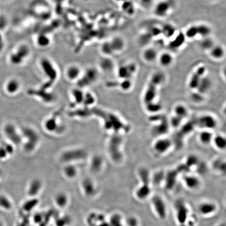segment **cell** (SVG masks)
<instances>
[{
    "label": "cell",
    "mask_w": 226,
    "mask_h": 226,
    "mask_svg": "<svg viewBox=\"0 0 226 226\" xmlns=\"http://www.w3.org/2000/svg\"><path fill=\"white\" fill-rule=\"evenodd\" d=\"M161 28V35L166 39H172L177 34V28L170 23L164 24Z\"/></svg>",
    "instance_id": "obj_33"
},
{
    "label": "cell",
    "mask_w": 226,
    "mask_h": 226,
    "mask_svg": "<svg viewBox=\"0 0 226 226\" xmlns=\"http://www.w3.org/2000/svg\"><path fill=\"white\" fill-rule=\"evenodd\" d=\"M218 226H226V225H225L224 224H219Z\"/></svg>",
    "instance_id": "obj_62"
},
{
    "label": "cell",
    "mask_w": 226,
    "mask_h": 226,
    "mask_svg": "<svg viewBox=\"0 0 226 226\" xmlns=\"http://www.w3.org/2000/svg\"><path fill=\"white\" fill-rule=\"evenodd\" d=\"M196 127H199L202 130L212 131L216 128L218 125L217 119L212 115H202L194 120Z\"/></svg>",
    "instance_id": "obj_14"
},
{
    "label": "cell",
    "mask_w": 226,
    "mask_h": 226,
    "mask_svg": "<svg viewBox=\"0 0 226 226\" xmlns=\"http://www.w3.org/2000/svg\"><path fill=\"white\" fill-rule=\"evenodd\" d=\"M206 68L204 65L198 67L193 72L189 81V87L193 91H195L197 88L202 78L205 76Z\"/></svg>",
    "instance_id": "obj_18"
},
{
    "label": "cell",
    "mask_w": 226,
    "mask_h": 226,
    "mask_svg": "<svg viewBox=\"0 0 226 226\" xmlns=\"http://www.w3.org/2000/svg\"><path fill=\"white\" fill-rule=\"evenodd\" d=\"M212 143L215 147L219 150H224L225 149L226 145V138L223 135L218 134L214 136L212 140Z\"/></svg>",
    "instance_id": "obj_48"
},
{
    "label": "cell",
    "mask_w": 226,
    "mask_h": 226,
    "mask_svg": "<svg viewBox=\"0 0 226 226\" xmlns=\"http://www.w3.org/2000/svg\"><path fill=\"white\" fill-rule=\"evenodd\" d=\"M92 116H95L101 119L105 131L111 132L113 134H122V133H128L130 131L129 125L115 113L96 107L92 108Z\"/></svg>",
    "instance_id": "obj_2"
},
{
    "label": "cell",
    "mask_w": 226,
    "mask_h": 226,
    "mask_svg": "<svg viewBox=\"0 0 226 226\" xmlns=\"http://www.w3.org/2000/svg\"><path fill=\"white\" fill-rule=\"evenodd\" d=\"M159 55L158 51L156 48L147 46L142 52V57L145 62L151 64L157 60Z\"/></svg>",
    "instance_id": "obj_26"
},
{
    "label": "cell",
    "mask_w": 226,
    "mask_h": 226,
    "mask_svg": "<svg viewBox=\"0 0 226 226\" xmlns=\"http://www.w3.org/2000/svg\"><path fill=\"white\" fill-rule=\"evenodd\" d=\"M166 80V76L161 71H157L152 74L143 95V104L147 111L150 113H157L161 106L156 102L159 87Z\"/></svg>",
    "instance_id": "obj_1"
},
{
    "label": "cell",
    "mask_w": 226,
    "mask_h": 226,
    "mask_svg": "<svg viewBox=\"0 0 226 226\" xmlns=\"http://www.w3.org/2000/svg\"><path fill=\"white\" fill-rule=\"evenodd\" d=\"M214 137L212 131L202 130L198 135V140L203 145H208L212 143Z\"/></svg>",
    "instance_id": "obj_43"
},
{
    "label": "cell",
    "mask_w": 226,
    "mask_h": 226,
    "mask_svg": "<svg viewBox=\"0 0 226 226\" xmlns=\"http://www.w3.org/2000/svg\"><path fill=\"white\" fill-rule=\"evenodd\" d=\"M96 97L92 92H85L82 106L84 107L92 108V106L96 102Z\"/></svg>",
    "instance_id": "obj_47"
},
{
    "label": "cell",
    "mask_w": 226,
    "mask_h": 226,
    "mask_svg": "<svg viewBox=\"0 0 226 226\" xmlns=\"http://www.w3.org/2000/svg\"><path fill=\"white\" fill-rule=\"evenodd\" d=\"M153 38H157L159 36L161 35V28L159 27L154 26L147 30Z\"/></svg>",
    "instance_id": "obj_56"
},
{
    "label": "cell",
    "mask_w": 226,
    "mask_h": 226,
    "mask_svg": "<svg viewBox=\"0 0 226 226\" xmlns=\"http://www.w3.org/2000/svg\"><path fill=\"white\" fill-rule=\"evenodd\" d=\"M12 207V203L9 197L4 195H0V208L9 210Z\"/></svg>",
    "instance_id": "obj_51"
},
{
    "label": "cell",
    "mask_w": 226,
    "mask_h": 226,
    "mask_svg": "<svg viewBox=\"0 0 226 226\" xmlns=\"http://www.w3.org/2000/svg\"><path fill=\"white\" fill-rule=\"evenodd\" d=\"M183 182L184 185L188 189L191 190H196L201 185V181L200 178L196 175L191 174H186L183 177Z\"/></svg>",
    "instance_id": "obj_23"
},
{
    "label": "cell",
    "mask_w": 226,
    "mask_h": 226,
    "mask_svg": "<svg viewBox=\"0 0 226 226\" xmlns=\"http://www.w3.org/2000/svg\"><path fill=\"white\" fill-rule=\"evenodd\" d=\"M174 59L172 53L169 51H164L159 55L157 60L161 67L168 68L173 64Z\"/></svg>",
    "instance_id": "obj_27"
},
{
    "label": "cell",
    "mask_w": 226,
    "mask_h": 226,
    "mask_svg": "<svg viewBox=\"0 0 226 226\" xmlns=\"http://www.w3.org/2000/svg\"><path fill=\"white\" fill-rule=\"evenodd\" d=\"M174 6V0H160L154 6L153 13L157 18H166Z\"/></svg>",
    "instance_id": "obj_11"
},
{
    "label": "cell",
    "mask_w": 226,
    "mask_h": 226,
    "mask_svg": "<svg viewBox=\"0 0 226 226\" xmlns=\"http://www.w3.org/2000/svg\"><path fill=\"white\" fill-rule=\"evenodd\" d=\"M151 204L158 217L161 219H165L167 216V209L162 198L158 195H154L151 199Z\"/></svg>",
    "instance_id": "obj_19"
},
{
    "label": "cell",
    "mask_w": 226,
    "mask_h": 226,
    "mask_svg": "<svg viewBox=\"0 0 226 226\" xmlns=\"http://www.w3.org/2000/svg\"><path fill=\"white\" fill-rule=\"evenodd\" d=\"M208 53L210 57L214 60H221L225 55V49L223 46L215 44Z\"/></svg>",
    "instance_id": "obj_37"
},
{
    "label": "cell",
    "mask_w": 226,
    "mask_h": 226,
    "mask_svg": "<svg viewBox=\"0 0 226 226\" xmlns=\"http://www.w3.org/2000/svg\"><path fill=\"white\" fill-rule=\"evenodd\" d=\"M88 152L83 148L76 147L64 150L60 154V161L64 164H76L88 158Z\"/></svg>",
    "instance_id": "obj_6"
},
{
    "label": "cell",
    "mask_w": 226,
    "mask_h": 226,
    "mask_svg": "<svg viewBox=\"0 0 226 226\" xmlns=\"http://www.w3.org/2000/svg\"><path fill=\"white\" fill-rule=\"evenodd\" d=\"M99 66L101 70L105 72H110L113 70L114 68V63L113 60L110 58V56H106L102 59L99 63Z\"/></svg>",
    "instance_id": "obj_41"
},
{
    "label": "cell",
    "mask_w": 226,
    "mask_h": 226,
    "mask_svg": "<svg viewBox=\"0 0 226 226\" xmlns=\"http://www.w3.org/2000/svg\"><path fill=\"white\" fill-rule=\"evenodd\" d=\"M151 192L150 185L141 184L135 192V195L138 200L143 201L149 197Z\"/></svg>",
    "instance_id": "obj_34"
},
{
    "label": "cell",
    "mask_w": 226,
    "mask_h": 226,
    "mask_svg": "<svg viewBox=\"0 0 226 226\" xmlns=\"http://www.w3.org/2000/svg\"><path fill=\"white\" fill-rule=\"evenodd\" d=\"M212 85V82L211 80L205 75V76L202 78L195 91L204 95L210 90Z\"/></svg>",
    "instance_id": "obj_38"
},
{
    "label": "cell",
    "mask_w": 226,
    "mask_h": 226,
    "mask_svg": "<svg viewBox=\"0 0 226 226\" xmlns=\"http://www.w3.org/2000/svg\"><path fill=\"white\" fill-rule=\"evenodd\" d=\"M189 115V110L183 104L177 105L174 108V116L183 120Z\"/></svg>",
    "instance_id": "obj_44"
},
{
    "label": "cell",
    "mask_w": 226,
    "mask_h": 226,
    "mask_svg": "<svg viewBox=\"0 0 226 226\" xmlns=\"http://www.w3.org/2000/svg\"><path fill=\"white\" fill-rule=\"evenodd\" d=\"M39 66L42 73L46 76V80H47L43 84L41 85L40 88L46 90H49L51 87L58 79V69L53 62L46 57H43L39 61Z\"/></svg>",
    "instance_id": "obj_4"
},
{
    "label": "cell",
    "mask_w": 226,
    "mask_h": 226,
    "mask_svg": "<svg viewBox=\"0 0 226 226\" xmlns=\"http://www.w3.org/2000/svg\"><path fill=\"white\" fill-rule=\"evenodd\" d=\"M215 44L214 39L210 36L201 38V40L199 42V46H200V48L204 51H208V52L213 47V46Z\"/></svg>",
    "instance_id": "obj_45"
},
{
    "label": "cell",
    "mask_w": 226,
    "mask_h": 226,
    "mask_svg": "<svg viewBox=\"0 0 226 226\" xmlns=\"http://www.w3.org/2000/svg\"><path fill=\"white\" fill-rule=\"evenodd\" d=\"M82 73V69L76 64H71L65 69V77L70 81L76 82L80 78Z\"/></svg>",
    "instance_id": "obj_22"
},
{
    "label": "cell",
    "mask_w": 226,
    "mask_h": 226,
    "mask_svg": "<svg viewBox=\"0 0 226 226\" xmlns=\"http://www.w3.org/2000/svg\"><path fill=\"white\" fill-rule=\"evenodd\" d=\"M99 78V72L95 68H88L82 72L79 79L76 82L78 88L84 89L95 83Z\"/></svg>",
    "instance_id": "obj_9"
},
{
    "label": "cell",
    "mask_w": 226,
    "mask_h": 226,
    "mask_svg": "<svg viewBox=\"0 0 226 226\" xmlns=\"http://www.w3.org/2000/svg\"><path fill=\"white\" fill-rule=\"evenodd\" d=\"M108 223L110 226H123L122 216L119 214H113Z\"/></svg>",
    "instance_id": "obj_53"
},
{
    "label": "cell",
    "mask_w": 226,
    "mask_h": 226,
    "mask_svg": "<svg viewBox=\"0 0 226 226\" xmlns=\"http://www.w3.org/2000/svg\"><path fill=\"white\" fill-rule=\"evenodd\" d=\"M121 9L125 14L133 16L135 13V6L132 0H126L121 3Z\"/></svg>",
    "instance_id": "obj_40"
},
{
    "label": "cell",
    "mask_w": 226,
    "mask_h": 226,
    "mask_svg": "<svg viewBox=\"0 0 226 226\" xmlns=\"http://www.w3.org/2000/svg\"><path fill=\"white\" fill-rule=\"evenodd\" d=\"M184 34L186 38L193 39L196 38L198 36L196 25H191L188 27Z\"/></svg>",
    "instance_id": "obj_50"
},
{
    "label": "cell",
    "mask_w": 226,
    "mask_h": 226,
    "mask_svg": "<svg viewBox=\"0 0 226 226\" xmlns=\"http://www.w3.org/2000/svg\"><path fill=\"white\" fill-rule=\"evenodd\" d=\"M140 5L145 9H148L154 3V0H138Z\"/></svg>",
    "instance_id": "obj_58"
},
{
    "label": "cell",
    "mask_w": 226,
    "mask_h": 226,
    "mask_svg": "<svg viewBox=\"0 0 226 226\" xmlns=\"http://www.w3.org/2000/svg\"><path fill=\"white\" fill-rule=\"evenodd\" d=\"M116 2H119V3H122V2H124V1H126V0H115Z\"/></svg>",
    "instance_id": "obj_61"
},
{
    "label": "cell",
    "mask_w": 226,
    "mask_h": 226,
    "mask_svg": "<svg viewBox=\"0 0 226 226\" xmlns=\"http://www.w3.org/2000/svg\"><path fill=\"white\" fill-rule=\"evenodd\" d=\"M217 210V206L215 204L209 201H206L201 204L198 207V211L204 216H208L214 214Z\"/></svg>",
    "instance_id": "obj_25"
},
{
    "label": "cell",
    "mask_w": 226,
    "mask_h": 226,
    "mask_svg": "<svg viewBox=\"0 0 226 226\" xmlns=\"http://www.w3.org/2000/svg\"><path fill=\"white\" fill-rule=\"evenodd\" d=\"M30 200L27 201L24 204V210L27 211H30L32 209L34 208L38 203V200L35 197H31Z\"/></svg>",
    "instance_id": "obj_55"
},
{
    "label": "cell",
    "mask_w": 226,
    "mask_h": 226,
    "mask_svg": "<svg viewBox=\"0 0 226 226\" xmlns=\"http://www.w3.org/2000/svg\"><path fill=\"white\" fill-rule=\"evenodd\" d=\"M105 165L104 160L100 154H94L90 159L89 169L91 173L94 174H99L102 171Z\"/></svg>",
    "instance_id": "obj_20"
},
{
    "label": "cell",
    "mask_w": 226,
    "mask_h": 226,
    "mask_svg": "<svg viewBox=\"0 0 226 226\" xmlns=\"http://www.w3.org/2000/svg\"><path fill=\"white\" fill-rule=\"evenodd\" d=\"M42 215L41 214H36L34 216V220L35 223L36 224H39V223H41V221H42Z\"/></svg>",
    "instance_id": "obj_59"
},
{
    "label": "cell",
    "mask_w": 226,
    "mask_h": 226,
    "mask_svg": "<svg viewBox=\"0 0 226 226\" xmlns=\"http://www.w3.org/2000/svg\"><path fill=\"white\" fill-rule=\"evenodd\" d=\"M109 41L114 53H120L125 48V41L122 37L116 36L113 37Z\"/></svg>",
    "instance_id": "obj_30"
},
{
    "label": "cell",
    "mask_w": 226,
    "mask_h": 226,
    "mask_svg": "<svg viewBox=\"0 0 226 226\" xmlns=\"http://www.w3.org/2000/svg\"><path fill=\"white\" fill-rule=\"evenodd\" d=\"M30 55L31 49L29 46L27 44H21L11 53L10 61L13 65H21L26 62Z\"/></svg>",
    "instance_id": "obj_7"
},
{
    "label": "cell",
    "mask_w": 226,
    "mask_h": 226,
    "mask_svg": "<svg viewBox=\"0 0 226 226\" xmlns=\"http://www.w3.org/2000/svg\"><path fill=\"white\" fill-rule=\"evenodd\" d=\"M101 50L103 54L106 56H110L114 54L109 41H106L103 43V44L101 45Z\"/></svg>",
    "instance_id": "obj_52"
},
{
    "label": "cell",
    "mask_w": 226,
    "mask_h": 226,
    "mask_svg": "<svg viewBox=\"0 0 226 226\" xmlns=\"http://www.w3.org/2000/svg\"><path fill=\"white\" fill-rule=\"evenodd\" d=\"M197 30L198 36L201 37V38L210 36L212 32V29L210 26L206 24H197Z\"/></svg>",
    "instance_id": "obj_42"
},
{
    "label": "cell",
    "mask_w": 226,
    "mask_h": 226,
    "mask_svg": "<svg viewBox=\"0 0 226 226\" xmlns=\"http://www.w3.org/2000/svg\"><path fill=\"white\" fill-rule=\"evenodd\" d=\"M152 39L153 38L152 36L150 35V34L147 31L146 33H144L140 36L139 41L140 44L142 45H147H147L149 44V43L151 41Z\"/></svg>",
    "instance_id": "obj_54"
},
{
    "label": "cell",
    "mask_w": 226,
    "mask_h": 226,
    "mask_svg": "<svg viewBox=\"0 0 226 226\" xmlns=\"http://www.w3.org/2000/svg\"><path fill=\"white\" fill-rule=\"evenodd\" d=\"M114 85V87H118L124 91H128L131 90L133 87V82L132 80H120L119 83H115V84H111Z\"/></svg>",
    "instance_id": "obj_49"
},
{
    "label": "cell",
    "mask_w": 226,
    "mask_h": 226,
    "mask_svg": "<svg viewBox=\"0 0 226 226\" xmlns=\"http://www.w3.org/2000/svg\"><path fill=\"white\" fill-rule=\"evenodd\" d=\"M137 65L134 62H129L120 66L117 69V75L120 80H132L137 71Z\"/></svg>",
    "instance_id": "obj_16"
},
{
    "label": "cell",
    "mask_w": 226,
    "mask_h": 226,
    "mask_svg": "<svg viewBox=\"0 0 226 226\" xmlns=\"http://www.w3.org/2000/svg\"><path fill=\"white\" fill-rule=\"evenodd\" d=\"M68 201V196L65 193H58L55 197V203L60 208L65 207L67 205Z\"/></svg>",
    "instance_id": "obj_46"
},
{
    "label": "cell",
    "mask_w": 226,
    "mask_h": 226,
    "mask_svg": "<svg viewBox=\"0 0 226 226\" xmlns=\"http://www.w3.org/2000/svg\"><path fill=\"white\" fill-rule=\"evenodd\" d=\"M23 141L21 146L25 152L32 154L39 146L41 136L38 131L30 126H24L21 130Z\"/></svg>",
    "instance_id": "obj_3"
},
{
    "label": "cell",
    "mask_w": 226,
    "mask_h": 226,
    "mask_svg": "<svg viewBox=\"0 0 226 226\" xmlns=\"http://www.w3.org/2000/svg\"><path fill=\"white\" fill-rule=\"evenodd\" d=\"M174 36L169 44V47L171 49H178L184 44L186 37L183 33L177 34Z\"/></svg>",
    "instance_id": "obj_35"
},
{
    "label": "cell",
    "mask_w": 226,
    "mask_h": 226,
    "mask_svg": "<svg viewBox=\"0 0 226 226\" xmlns=\"http://www.w3.org/2000/svg\"><path fill=\"white\" fill-rule=\"evenodd\" d=\"M178 173H180L177 170H172L167 173V174L166 175V177L164 178L165 180V184H166L165 185L166 189L169 190L173 189L177 182Z\"/></svg>",
    "instance_id": "obj_31"
},
{
    "label": "cell",
    "mask_w": 226,
    "mask_h": 226,
    "mask_svg": "<svg viewBox=\"0 0 226 226\" xmlns=\"http://www.w3.org/2000/svg\"><path fill=\"white\" fill-rule=\"evenodd\" d=\"M60 114L59 111L56 112L45 120L43 126L47 132L58 134L64 133L65 128L59 120Z\"/></svg>",
    "instance_id": "obj_8"
},
{
    "label": "cell",
    "mask_w": 226,
    "mask_h": 226,
    "mask_svg": "<svg viewBox=\"0 0 226 226\" xmlns=\"http://www.w3.org/2000/svg\"><path fill=\"white\" fill-rule=\"evenodd\" d=\"M36 44L39 48H45L51 44V39L46 34H40L37 36L35 39Z\"/></svg>",
    "instance_id": "obj_39"
},
{
    "label": "cell",
    "mask_w": 226,
    "mask_h": 226,
    "mask_svg": "<svg viewBox=\"0 0 226 226\" xmlns=\"http://www.w3.org/2000/svg\"><path fill=\"white\" fill-rule=\"evenodd\" d=\"M173 142L171 140L166 138L159 137L154 141L152 149L154 152L158 155L166 154L171 148Z\"/></svg>",
    "instance_id": "obj_17"
},
{
    "label": "cell",
    "mask_w": 226,
    "mask_h": 226,
    "mask_svg": "<svg viewBox=\"0 0 226 226\" xmlns=\"http://www.w3.org/2000/svg\"><path fill=\"white\" fill-rule=\"evenodd\" d=\"M126 223L127 226H138L139 225L138 219L133 216L128 218Z\"/></svg>",
    "instance_id": "obj_57"
},
{
    "label": "cell",
    "mask_w": 226,
    "mask_h": 226,
    "mask_svg": "<svg viewBox=\"0 0 226 226\" xmlns=\"http://www.w3.org/2000/svg\"><path fill=\"white\" fill-rule=\"evenodd\" d=\"M64 176L69 180H73L76 178L79 173V169L76 164L68 163L64 164L62 170Z\"/></svg>",
    "instance_id": "obj_28"
},
{
    "label": "cell",
    "mask_w": 226,
    "mask_h": 226,
    "mask_svg": "<svg viewBox=\"0 0 226 226\" xmlns=\"http://www.w3.org/2000/svg\"><path fill=\"white\" fill-rule=\"evenodd\" d=\"M81 188L84 194L88 197L93 196L97 192L96 184L93 180L89 177L83 178L81 182Z\"/></svg>",
    "instance_id": "obj_21"
},
{
    "label": "cell",
    "mask_w": 226,
    "mask_h": 226,
    "mask_svg": "<svg viewBox=\"0 0 226 226\" xmlns=\"http://www.w3.org/2000/svg\"><path fill=\"white\" fill-rule=\"evenodd\" d=\"M154 116H155V115ZM152 122L156 123L152 128V133L155 136L161 137L169 131V120L167 119L166 117L163 116H159V117L158 116L155 117H152Z\"/></svg>",
    "instance_id": "obj_12"
},
{
    "label": "cell",
    "mask_w": 226,
    "mask_h": 226,
    "mask_svg": "<svg viewBox=\"0 0 226 226\" xmlns=\"http://www.w3.org/2000/svg\"><path fill=\"white\" fill-rule=\"evenodd\" d=\"M92 108L82 107L71 111L70 116L80 119H88L92 116Z\"/></svg>",
    "instance_id": "obj_36"
},
{
    "label": "cell",
    "mask_w": 226,
    "mask_h": 226,
    "mask_svg": "<svg viewBox=\"0 0 226 226\" xmlns=\"http://www.w3.org/2000/svg\"><path fill=\"white\" fill-rule=\"evenodd\" d=\"M84 94L85 91L82 88L76 87L73 89L71 94L73 99L74 107L78 105H82L84 96Z\"/></svg>",
    "instance_id": "obj_32"
},
{
    "label": "cell",
    "mask_w": 226,
    "mask_h": 226,
    "mask_svg": "<svg viewBox=\"0 0 226 226\" xmlns=\"http://www.w3.org/2000/svg\"><path fill=\"white\" fill-rule=\"evenodd\" d=\"M3 131L10 143L16 146L21 145L23 139L21 132L12 123H7L4 127Z\"/></svg>",
    "instance_id": "obj_10"
},
{
    "label": "cell",
    "mask_w": 226,
    "mask_h": 226,
    "mask_svg": "<svg viewBox=\"0 0 226 226\" xmlns=\"http://www.w3.org/2000/svg\"><path fill=\"white\" fill-rule=\"evenodd\" d=\"M175 215L180 226L185 224L189 220V209L183 201L178 200L175 204Z\"/></svg>",
    "instance_id": "obj_13"
},
{
    "label": "cell",
    "mask_w": 226,
    "mask_h": 226,
    "mask_svg": "<svg viewBox=\"0 0 226 226\" xmlns=\"http://www.w3.org/2000/svg\"><path fill=\"white\" fill-rule=\"evenodd\" d=\"M54 1H55L56 2H58L59 3H61L64 2V1H65V0H54Z\"/></svg>",
    "instance_id": "obj_60"
},
{
    "label": "cell",
    "mask_w": 226,
    "mask_h": 226,
    "mask_svg": "<svg viewBox=\"0 0 226 226\" xmlns=\"http://www.w3.org/2000/svg\"><path fill=\"white\" fill-rule=\"evenodd\" d=\"M42 188V183L39 178H34L28 184L27 187V194L30 197H36Z\"/></svg>",
    "instance_id": "obj_24"
},
{
    "label": "cell",
    "mask_w": 226,
    "mask_h": 226,
    "mask_svg": "<svg viewBox=\"0 0 226 226\" xmlns=\"http://www.w3.org/2000/svg\"><path fill=\"white\" fill-rule=\"evenodd\" d=\"M123 139L122 134H114L108 139L107 144L108 155L113 162L120 163L123 158L122 145Z\"/></svg>",
    "instance_id": "obj_5"
},
{
    "label": "cell",
    "mask_w": 226,
    "mask_h": 226,
    "mask_svg": "<svg viewBox=\"0 0 226 226\" xmlns=\"http://www.w3.org/2000/svg\"><path fill=\"white\" fill-rule=\"evenodd\" d=\"M21 84L16 79H11L7 81L5 85V90L10 95H15L19 92Z\"/></svg>",
    "instance_id": "obj_29"
},
{
    "label": "cell",
    "mask_w": 226,
    "mask_h": 226,
    "mask_svg": "<svg viewBox=\"0 0 226 226\" xmlns=\"http://www.w3.org/2000/svg\"><path fill=\"white\" fill-rule=\"evenodd\" d=\"M28 94L30 96H34L40 99L45 104H50L55 102L56 100V96L49 90H44L42 88L31 89L28 91Z\"/></svg>",
    "instance_id": "obj_15"
}]
</instances>
